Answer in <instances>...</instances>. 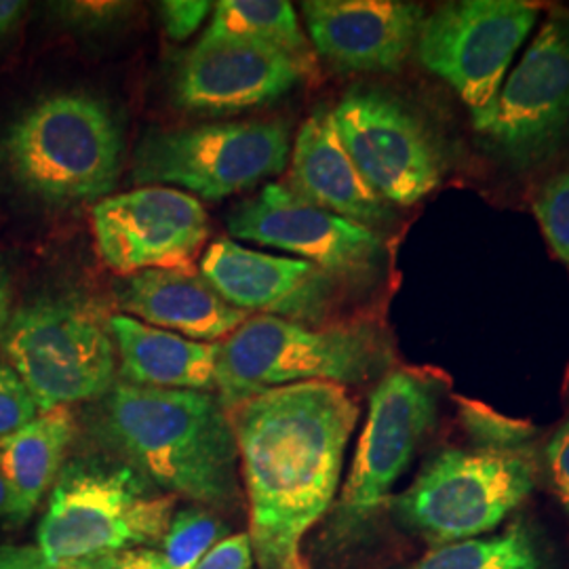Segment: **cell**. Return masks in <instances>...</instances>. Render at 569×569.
Returning a JSON list of instances; mask_svg holds the SVG:
<instances>
[{"mask_svg":"<svg viewBox=\"0 0 569 569\" xmlns=\"http://www.w3.org/2000/svg\"><path fill=\"white\" fill-rule=\"evenodd\" d=\"M228 416L256 563L306 569L302 540L333 505L359 407L340 385L302 382L253 395Z\"/></svg>","mask_w":569,"mask_h":569,"instance_id":"1","label":"cell"},{"mask_svg":"<svg viewBox=\"0 0 569 569\" xmlns=\"http://www.w3.org/2000/svg\"><path fill=\"white\" fill-rule=\"evenodd\" d=\"M102 427L129 467L163 493L213 509L241 500L239 449L220 397L124 382L106 395Z\"/></svg>","mask_w":569,"mask_h":569,"instance_id":"2","label":"cell"},{"mask_svg":"<svg viewBox=\"0 0 569 569\" xmlns=\"http://www.w3.org/2000/svg\"><path fill=\"white\" fill-rule=\"evenodd\" d=\"M0 161L21 190L41 201H98L121 178V129L100 100L58 93L11 122L0 142Z\"/></svg>","mask_w":569,"mask_h":569,"instance_id":"3","label":"cell"},{"mask_svg":"<svg viewBox=\"0 0 569 569\" xmlns=\"http://www.w3.org/2000/svg\"><path fill=\"white\" fill-rule=\"evenodd\" d=\"M176 505L171 493L148 491L129 465L70 462L51 488L37 549L49 569H79L93 559L154 547Z\"/></svg>","mask_w":569,"mask_h":569,"instance_id":"4","label":"cell"},{"mask_svg":"<svg viewBox=\"0 0 569 569\" xmlns=\"http://www.w3.org/2000/svg\"><path fill=\"white\" fill-rule=\"evenodd\" d=\"M385 366V346L366 327L310 329L260 315L220 345L216 388L226 409L270 388L361 385Z\"/></svg>","mask_w":569,"mask_h":569,"instance_id":"5","label":"cell"},{"mask_svg":"<svg viewBox=\"0 0 569 569\" xmlns=\"http://www.w3.org/2000/svg\"><path fill=\"white\" fill-rule=\"evenodd\" d=\"M533 483L526 453L443 449L395 500V512L437 549L498 528Z\"/></svg>","mask_w":569,"mask_h":569,"instance_id":"6","label":"cell"},{"mask_svg":"<svg viewBox=\"0 0 569 569\" xmlns=\"http://www.w3.org/2000/svg\"><path fill=\"white\" fill-rule=\"evenodd\" d=\"M98 317L72 300H37L13 312L0 345L41 411L106 397L117 346Z\"/></svg>","mask_w":569,"mask_h":569,"instance_id":"7","label":"cell"},{"mask_svg":"<svg viewBox=\"0 0 569 569\" xmlns=\"http://www.w3.org/2000/svg\"><path fill=\"white\" fill-rule=\"evenodd\" d=\"M287 157L289 127L283 121L201 124L143 140L133 178L182 186L207 201H222L283 171Z\"/></svg>","mask_w":569,"mask_h":569,"instance_id":"8","label":"cell"},{"mask_svg":"<svg viewBox=\"0 0 569 569\" xmlns=\"http://www.w3.org/2000/svg\"><path fill=\"white\" fill-rule=\"evenodd\" d=\"M491 150L519 167L540 163L569 129V13H552L496 98L472 112Z\"/></svg>","mask_w":569,"mask_h":569,"instance_id":"9","label":"cell"},{"mask_svg":"<svg viewBox=\"0 0 569 569\" xmlns=\"http://www.w3.org/2000/svg\"><path fill=\"white\" fill-rule=\"evenodd\" d=\"M439 401L441 385L411 369L390 371L371 392L366 428L336 509L340 536L363 528L390 498L435 427Z\"/></svg>","mask_w":569,"mask_h":569,"instance_id":"10","label":"cell"},{"mask_svg":"<svg viewBox=\"0 0 569 569\" xmlns=\"http://www.w3.org/2000/svg\"><path fill=\"white\" fill-rule=\"evenodd\" d=\"M538 20L519 0L449 2L425 20L416 42L422 66L456 89L472 112L500 91L510 61Z\"/></svg>","mask_w":569,"mask_h":569,"instance_id":"11","label":"cell"},{"mask_svg":"<svg viewBox=\"0 0 569 569\" xmlns=\"http://www.w3.org/2000/svg\"><path fill=\"white\" fill-rule=\"evenodd\" d=\"M93 234L103 264L121 277L143 270L194 272L209 239L197 197L167 186H143L93 207Z\"/></svg>","mask_w":569,"mask_h":569,"instance_id":"12","label":"cell"},{"mask_svg":"<svg viewBox=\"0 0 569 569\" xmlns=\"http://www.w3.org/2000/svg\"><path fill=\"white\" fill-rule=\"evenodd\" d=\"M331 112L350 161L387 203H418L441 182L435 143L399 100L355 89Z\"/></svg>","mask_w":569,"mask_h":569,"instance_id":"13","label":"cell"},{"mask_svg":"<svg viewBox=\"0 0 569 569\" xmlns=\"http://www.w3.org/2000/svg\"><path fill=\"white\" fill-rule=\"evenodd\" d=\"M228 228L241 241L296 253L331 277L367 272L385 251L371 228L306 201L287 183H266L232 211Z\"/></svg>","mask_w":569,"mask_h":569,"instance_id":"14","label":"cell"},{"mask_svg":"<svg viewBox=\"0 0 569 569\" xmlns=\"http://www.w3.org/2000/svg\"><path fill=\"white\" fill-rule=\"evenodd\" d=\"M315 63L244 39H201L176 74V102L190 112H239L283 98Z\"/></svg>","mask_w":569,"mask_h":569,"instance_id":"15","label":"cell"},{"mask_svg":"<svg viewBox=\"0 0 569 569\" xmlns=\"http://www.w3.org/2000/svg\"><path fill=\"white\" fill-rule=\"evenodd\" d=\"M201 272L228 305L289 321H319L333 298V277L305 260L268 256L230 239L209 244Z\"/></svg>","mask_w":569,"mask_h":569,"instance_id":"16","label":"cell"},{"mask_svg":"<svg viewBox=\"0 0 569 569\" xmlns=\"http://www.w3.org/2000/svg\"><path fill=\"white\" fill-rule=\"evenodd\" d=\"M302 11L315 49L361 72L399 70L427 20L420 4L401 0H308Z\"/></svg>","mask_w":569,"mask_h":569,"instance_id":"17","label":"cell"},{"mask_svg":"<svg viewBox=\"0 0 569 569\" xmlns=\"http://www.w3.org/2000/svg\"><path fill=\"white\" fill-rule=\"evenodd\" d=\"M287 186L306 201L367 228L388 218L387 201L350 161L333 112L326 108L312 112L300 127Z\"/></svg>","mask_w":569,"mask_h":569,"instance_id":"18","label":"cell"},{"mask_svg":"<svg viewBox=\"0 0 569 569\" xmlns=\"http://www.w3.org/2000/svg\"><path fill=\"white\" fill-rule=\"evenodd\" d=\"M119 305L133 319L207 345L228 338L249 319L204 279L180 270H143L129 277Z\"/></svg>","mask_w":569,"mask_h":569,"instance_id":"19","label":"cell"},{"mask_svg":"<svg viewBox=\"0 0 569 569\" xmlns=\"http://www.w3.org/2000/svg\"><path fill=\"white\" fill-rule=\"evenodd\" d=\"M108 327L127 385L203 392L216 388L220 345L194 342L173 331L146 326L129 315L110 317Z\"/></svg>","mask_w":569,"mask_h":569,"instance_id":"20","label":"cell"},{"mask_svg":"<svg viewBox=\"0 0 569 569\" xmlns=\"http://www.w3.org/2000/svg\"><path fill=\"white\" fill-rule=\"evenodd\" d=\"M74 432L70 407H56L41 411L0 446V472L18 496L26 521L39 509L42 496L53 488Z\"/></svg>","mask_w":569,"mask_h":569,"instance_id":"21","label":"cell"},{"mask_svg":"<svg viewBox=\"0 0 569 569\" xmlns=\"http://www.w3.org/2000/svg\"><path fill=\"white\" fill-rule=\"evenodd\" d=\"M226 538V526L201 507L176 510L161 542L82 563L79 569H188Z\"/></svg>","mask_w":569,"mask_h":569,"instance_id":"22","label":"cell"},{"mask_svg":"<svg viewBox=\"0 0 569 569\" xmlns=\"http://www.w3.org/2000/svg\"><path fill=\"white\" fill-rule=\"evenodd\" d=\"M203 39H244L315 63L296 9L287 0H222Z\"/></svg>","mask_w":569,"mask_h":569,"instance_id":"23","label":"cell"},{"mask_svg":"<svg viewBox=\"0 0 569 569\" xmlns=\"http://www.w3.org/2000/svg\"><path fill=\"white\" fill-rule=\"evenodd\" d=\"M460 420L467 428L475 449H486V451L526 453V446L536 432L526 422L510 420L489 407L467 401V399L460 401Z\"/></svg>","mask_w":569,"mask_h":569,"instance_id":"24","label":"cell"},{"mask_svg":"<svg viewBox=\"0 0 569 569\" xmlns=\"http://www.w3.org/2000/svg\"><path fill=\"white\" fill-rule=\"evenodd\" d=\"M526 531L521 523H515L502 536L437 547L409 569H489L526 536Z\"/></svg>","mask_w":569,"mask_h":569,"instance_id":"25","label":"cell"},{"mask_svg":"<svg viewBox=\"0 0 569 569\" xmlns=\"http://www.w3.org/2000/svg\"><path fill=\"white\" fill-rule=\"evenodd\" d=\"M533 213L555 256L569 266V171L542 188Z\"/></svg>","mask_w":569,"mask_h":569,"instance_id":"26","label":"cell"},{"mask_svg":"<svg viewBox=\"0 0 569 569\" xmlns=\"http://www.w3.org/2000/svg\"><path fill=\"white\" fill-rule=\"evenodd\" d=\"M39 413L41 409L21 382L18 371L0 363V446L28 427Z\"/></svg>","mask_w":569,"mask_h":569,"instance_id":"27","label":"cell"},{"mask_svg":"<svg viewBox=\"0 0 569 569\" xmlns=\"http://www.w3.org/2000/svg\"><path fill=\"white\" fill-rule=\"evenodd\" d=\"M211 13V2L207 0H167L161 2V18L164 32L173 41H186L192 37L204 18Z\"/></svg>","mask_w":569,"mask_h":569,"instance_id":"28","label":"cell"},{"mask_svg":"<svg viewBox=\"0 0 569 569\" xmlns=\"http://www.w3.org/2000/svg\"><path fill=\"white\" fill-rule=\"evenodd\" d=\"M256 563L249 533L226 536L188 569H251Z\"/></svg>","mask_w":569,"mask_h":569,"instance_id":"29","label":"cell"},{"mask_svg":"<svg viewBox=\"0 0 569 569\" xmlns=\"http://www.w3.org/2000/svg\"><path fill=\"white\" fill-rule=\"evenodd\" d=\"M550 483L569 517V420L555 432L547 448Z\"/></svg>","mask_w":569,"mask_h":569,"instance_id":"30","label":"cell"},{"mask_svg":"<svg viewBox=\"0 0 569 569\" xmlns=\"http://www.w3.org/2000/svg\"><path fill=\"white\" fill-rule=\"evenodd\" d=\"M489 569H542L540 555L533 547L529 531H526V536Z\"/></svg>","mask_w":569,"mask_h":569,"instance_id":"31","label":"cell"},{"mask_svg":"<svg viewBox=\"0 0 569 569\" xmlns=\"http://www.w3.org/2000/svg\"><path fill=\"white\" fill-rule=\"evenodd\" d=\"M122 9H124V4H119V2H63L60 4L63 16H70L72 21H87V23L108 20Z\"/></svg>","mask_w":569,"mask_h":569,"instance_id":"32","label":"cell"},{"mask_svg":"<svg viewBox=\"0 0 569 569\" xmlns=\"http://www.w3.org/2000/svg\"><path fill=\"white\" fill-rule=\"evenodd\" d=\"M0 569H49L37 547L0 549Z\"/></svg>","mask_w":569,"mask_h":569,"instance_id":"33","label":"cell"},{"mask_svg":"<svg viewBox=\"0 0 569 569\" xmlns=\"http://www.w3.org/2000/svg\"><path fill=\"white\" fill-rule=\"evenodd\" d=\"M26 9L28 4L21 0H0V44L16 32Z\"/></svg>","mask_w":569,"mask_h":569,"instance_id":"34","label":"cell"},{"mask_svg":"<svg viewBox=\"0 0 569 569\" xmlns=\"http://www.w3.org/2000/svg\"><path fill=\"white\" fill-rule=\"evenodd\" d=\"M0 521L7 523H23V512H21L20 500L13 493L11 486L7 483V479L0 472Z\"/></svg>","mask_w":569,"mask_h":569,"instance_id":"35","label":"cell"},{"mask_svg":"<svg viewBox=\"0 0 569 569\" xmlns=\"http://www.w3.org/2000/svg\"><path fill=\"white\" fill-rule=\"evenodd\" d=\"M11 305H13V289H11V279L7 268L0 264V336L4 331V327L9 326L13 312H11Z\"/></svg>","mask_w":569,"mask_h":569,"instance_id":"36","label":"cell"}]
</instances>
